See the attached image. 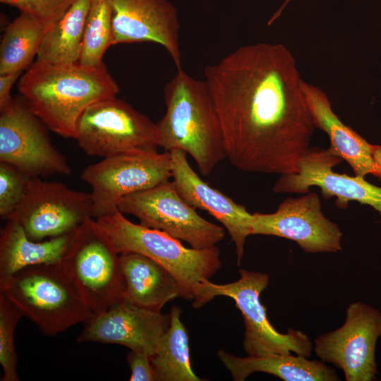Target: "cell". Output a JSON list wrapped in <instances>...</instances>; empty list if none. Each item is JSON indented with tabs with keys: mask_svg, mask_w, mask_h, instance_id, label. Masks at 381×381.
Masks as SVG:
<instances>
[{
	"mask_svg": "<svg viewBox=\"0 0 381 381\" xmlns=\"http://www.w3.org/2000/svg\"><path fill=\"white\" fill-rule=\"evenodd\" d=\"M111 45L153 42L162 46L181 68L179 22L167 0H111Z\"/></svg>",
	"mask_w": 381,
	"mask_h": 381,
	"instance_id": "e0dca14e",
	"label": "cell"
},
{
	"mask_svg": "<svg viewBox=\"0 0 381 381\" xmlns=\"http://www.w3.org/2000/svg\"><path fill=\"white\" fill-rule=\"evenodd\" d=\"M127 361L131 370V381H157L150 357L147 353L130 351Z\"/></svg>",
	"mask_w": 381,
	"mask_h": 381,
	"instance_id": "f546056e",
	"label": "cell"
},
{
	"mask_svg": "<svg viewBox=\"0 0 381 381\" xmlns=\"http://www.w3.org/2000/svg\"><path fill=\"white\" fill-rule=\"evenodd\" d=\"M250 232L292 240L307 253H336L341 248L339 225L325 217L315 193L288 198L273 213L252 214Z\"/></svg>",
	"mask_w": 381,
	"mask_h": 381,
	"instance_id": "5bb4252c",
	"label": "cell"
},
{
	"mask_svg": "<svg viewBox=\"0 0 381 381\" xmlns=\"http://www.w3.org/2000/svg\"><path fill=\"white\" fill-rule=\"evenodd\" d=\"M76 0H0L36 19L45 30L50 29Z\"/></svg>",
	"mask_w": 381,
	"mask_h": 381,
	"instance_id": "f1b7e54d",
	"label": "cell"
},
{
	"mask_svg": "<svg viewBox=\"0 0 381 381\" xmlns=\"http://www.w3.org/2000/svg\"><path fill=\"white\" fill-rule=\"evenodd\" d=\"M291 0H285L282 6L278 8V10L272 15L268 21V25L272 24L276 19L281 15L283 10L289 4Z\"/></svg>",
	"mask_w": 381,
	"mask_h": 381,
	"instance_id": "d6a6232c",
	"label": "cell"
},
{
	"mask_svg": "<svg viewBox=\"0 0 381 381\" xmlns=\"http://www.w3.org/2000/svg\"><path fill=\"white\" fill-rule=\"evenodd\" d=\"M170 322V313L150 311L122 299L103 313H93L84 322L76 341L122 345L151 357Z\"/></svg>",
	"mask_w": 381,
	"mask_h": 381,
	"instance_id": "2e32d148",
	"label": "cell"
},
{
	"mask_svg": "<svg viewBox=\"0 0 381 381\" xmlns=\"http://www.w3.org/2000/svg\"><path fill=\"white\" fill-rule=\"evenodd\" d=\"M93 217L90 193L66 185L31 178L17 208L6 218L17 222L35 241L73 232Z\"/></svg>",
	"mask_w": 381,
	"mask_h": 381,
	"instance_id": "8fae6325",
	"label": "cell"
},
{
	"mask_svg": "<svg viewBox=\"0 0 381 381\" xmlns=\"http://www.w3.org/2000/svg\"><path fill=\"white\" fill-rule=\"evenodd\" d=\"M338 329L320 334L314 351L323 362L342 370L346 381H372L377 373L376 342L381 336V313L361 302L349 303Z\"/></svg>",
	"mask_w": 381,
	"mask_h": 381,
	"instance_id": "4fadbf2b",
	"label": "cell"
},
{
	"mask_svg": "<svg viewBox=\"0 0 381 381\" xmlns=\"http://www.w3.org/2000/svg\"><path fill=\"white\" fill-rule=\"evenodd\" d=\"M240 278L234 282L217 284L205 282L199 297L193 301L195 308H200L218 296L232 298L240 310L245 326L243 346L248 356L286 354L309 357L313 346L308 337L302 331L292 328L287 333L276 330L268 320L266 309L260 296L267 287L268 274L256 271L239 270Z\"/></svg>",
	"mask_w": 381,
	"mask_h": 381,
	"instance_id": "52a82bcc",
	"label": "cell"
},
{
	"mask_svg": "<svg viewBox=\"0 0 381 381\" xmlns=\"http://www.w3.org/2000/svg\"><path fill=\"white\" fill-rule=\"evenodd\" d=\"M124 279L123 299L142 308L161 313L169 301L181 296L175 277L164 267L143 255L120 253Z\"/></svg>",
	"mask_w": 381,
	"mask_h": 381,
	"instance_id": "ffe728a7",
	"label": "cell"
},
{
	"mask_svg": "<svg viewBox=\"0 0 381 381\" xmlns=\"http://www.w3.org/2000/svg\"><path fill=\"white\" fill-rule=\"evenodd\" d=\"M6 220L0 234V288L22 269L42 264H58L72 234L35 241L27 236L20 224Z\"/></svg>",
	"mask_w": 381,
	"mask_h": 381,
	"instance_id": "7402d4cb",
	"label": "cell"
},
{
	"mask_svg": "<svg viewBox=\"0 0 381 381\" xmlns=\"http://www.w3.org/2000/svg\"><path fill=\"white\" fill-rule=\"evenodd\" d=\"M373 157L378 167L377 178L381 179V145H373Z\"/></svg>",
	"mask_w": 381,
	"mask_h": 381,
	"instance_id": "1f68e13d",
	"label": "cell"
},
{
	"mask_svg": "<svg viewBox=\"0 0 381 381\" xmlns=\"http://www.w3.org/2000/svg\"><path fill=\"white\" fill-rule=\"evenodd\" d=\"M165 114L156 123L159 147L184 151L209 175L227 158L218 114L206 82L181 68L164 88Z\"/></svg>",
	"mask_w": 381,
	"mask_h": 381,
	"instance_id": "3957f363",
	"label": "cell"
},
{
	"mask_svg": "<svg viewBox=\"0 0 381 381\" xmlns=\"http://www.w3.org/2000/svg\"><path fill=\"white\" fill-rule=\"evenodd\" d=\"M170 155L172 181L178 193L190 205L207 211L224 226L234 243L239 266L246 240L251 235L252 214L243 205L202 180L189 164L184 151L174 149Z\"/></svg>",
	"mask_w": 381,
	"mask_h": 381,
	"instance_id": "ac0fdd59",
	"label": "cell"
},
{
	"mask_svg": "<svg viewBox=\"0 0 381 381\" xmlns=\"http://www.w3.org/2000/svg\"><path fill=\"white\" fill-rule=\"evenodd\" d=\"M204 73L231 164L250 173H296L315 126L291 52L282 44L243 46Z\"/></svg>",
	"mask_w": 381,
	"mask_h": 381,
	"instance_id": "6da1fadb",
	"label": "cell"
},
{
	"mask_svg": "<svg viewBox=\"0 0 381 381\" xmlns=\"http://www.w3.org/2000/svg\"><path fill=\"white\" fill-rule=\"evenodd\" d=\"M181 310L173 306L170 325L156 353L150 357L157 381H200L190 363L189 338L181 320Z\"/></svg>",
	"mask_w": 381,
	"mask_h": 381,
	"instance_id": "cb8c5ba5",
	"label": "cell"
},
{
	"mask_svg": "<svg viewBox=\"0 0 381 381\" xmlns=\"http://www.w3.org/2000/svg\"><path fill=\"white\" fill-rule=\"evenodd\" d=\"M119 210L137 217L140 224L164 231L193 248L215 246L225 237L224 229L199 215L179 195L173 181L125 197Z\"/></svg>",
	"mask_w": 381,
	"mask_h": 381,
	"instance_id": "30bf717a",
	"label": "cell"
},
{
	"mask_svg": "<svg viewBox=\"0 0 381 381\" xmlns=\"http://www.w3.org/2000/svg\"><path fill=\"white\" fill-rule=\"evenodd\" d=\"M18 90L49 131L74 139L78 120L85 109L116 97L119 87L104 63L90 67L35 61L20 76Z\"/></svg>",
	"mask_w": 381,
	"mask_h": 381,
	"instance_id": "7a4b0ae2",
	"label": "cell"
},
{
	"mask_svg": "<svg viewBox=\"0 0 381 381\" xmlns=\"http://www.w3.org/2000/svg\"><path fill=\"white\" fill-rule=\"evenodd\" d=\"M90 0H76L64 15L45 31L36 61L55 64L78 63Z\"/></svg>",
	"mask_w": 381,
	"mask_h": 381,
	"instance_id": "603a6c76",
	"label": "cell"
},
{
	"mask_svg": "<svg viewBox=\"0 0 381 381\" xmlns=\"http://www.w3.org/2000/svg\"><path fill=\"white\" fill-rule=\"evenodd\" d=\"M21 73L17 72L0 75V112L13 104L15 99L11 95V87Z\"/></svg>",
	"mask_w": 381,
	"mask_h": 381,
	"instance_id": "4dcf8cb0",
	"label": "cell"
},
{
	"mask_svg": "<svg viewBox=\"0 0 381 381\" xmlns=\"http://www.w3.org/2000/svg\"><path fill=\"white\" fill-rule=\"evenodd\" d=\"M171 178L170 152L130 151L114 155L85 167L80 179L91 188L93 217L116 210L126 196Z\"/></svg>",
	"mask_w": 381,
	"mask_h": 381,
	"instance_id": "9c48e42d",
	"label": "cell"
},
{
	"mask_svg": "<svg viewBox=\"0 0 381 381\" xmlns=\"http://www.w3.org/2000/svg\"><path fill=\"white\" fill-rule=\"evenodd\" d=\"M217 356L235 381H243L256 372L273 375L284 381L340 380L336 370L325 362L308 360L301 355L272 353L239 357L219 349Z\"/></svg>",
	"mask_w": 381,
	"mask_h": 381,
	"instance_id": "44dd1931",
	"label": "cell"
},
{
	"mask_svg": "<svg viewBox=\"0 0 381 381\" xmlns=\"http://www.w3.org/2000/svg\"><path fill=\"white\" fill-rule=\"evenodd\" d=\"M0 292L48 336L84 323L94 313L58 264L22 269L0 288Z\"/></svg>",
	"mask_w": 381,
	"mask_h": 381,
	"instance_id": "8992f818",
	"label": "cell"
},
{
	"mask_svg": "<svg viewBox=\"0 0 381 381\" xmlns=\"http://www.w3.org/2000/svg\"><path fill=\"white\" fill-rule=\"evenodd\" d=\"M45 29L36 19L20 13L6 28L0 45V75L23 72L40 48Z\"/></svg>",
	"mask_w": 381,
	"mask_h": 381,
	"instance_id": "d4e9b609",
	"label": "cell"
},
{
	"mask_svg": "<svg viewBox=\"0 0 381 381\" xmlns=\"http://www.w3.org/2000/svg\"><path fill=\"white\" fill-rule=\"evenodd\" d=\"M31 177L14 166L0 162V215L6 219L23 200Z\"/></svg>",
	"mask_w": 381,
	"mask_h": 381,
	"instance_id": "83f0119b",
	"label": "cell"
},
{
	"mask_svg": "<svg viewBox=\"0 0 381 381\" xmlns=\"http://www.w3.org/2000/svg\"><path fill=\"white\" fill-rule=\"evenodd\" d=\"M23 317L20 310L7 296L0 292V364L2 381H19L16 364L18 355L14 332L19 320Z\"/></svg>",
	"mask_w": 381,
	"mask_h": 381,
	"instance_id": "4316f807",
	"label": "cell"
},
{
	"mask_svg": "<svg viewBox=\"0 0 381 381\" xmlns=\"http://www.w3.org/2000/svg\"><path fill=\"white\" fill-rule=\"evenodd\" d=\"M342 159L329 147H310L301 159L296 173L282 174L274 183L276 193H307L311 186L321 189L322 196L336 197L337 205L345 208L354 200L373 207L381 214V188L363 177L339 174L333 168Z\"/></svg>",
	"mask_w": 381,
	"mask_h": 381,
	"instance_id": "9a60e30c",
	"label": "cell"
},
{
	"mask_svg": "<svg viewBox=\"0 0 381 381\" xmlns=\"http://www.w3.org/2000/svg\"><path fill=\"white\" fill-rule=\"evenodd\" d=\"M48 130L23 99H15L0 115V162L31 178L71 175V168L52 144Z\"/></svg>",
	"mask_w": 381,
	"mask_h": 381,
	"instance_id": "7c38bea8",
	"label": "cell"
},
{
	"mask_svg": "<svg viewBox=\"0 0 381 381\" xmlns=\"http://www.w3.org/2000/svg\"><path fill=\"white\" fill-rule=\"evenodd\" d=\"M95 219L119 253H136L167 269L178 282L181 297L186 300L195 301L205 282L222 267L216 246L186 248L164 231L131 222L119 210Z\"/></svg>",
	"mask_w": 381,
	"mask_h": 381,
	"instance_id": "277c9868",
	"label": "cell"
},
{
	"mask_svg": "<svg viewBox=\"0 0 381 381\" xmlns=\"http://www.w3.org/2000/svg\"><path fill=\"white\" fill-rule=\"evenodd\" d=\"M88 155L105 158L130 151H157V125L116 97L90 104L78 120L74 138Z\"/></svg>",
	"mask_w": 381,
	"mask_h": 381,
	"instance_id": "ba28073f",
	"label": "cell"
},
{
	"mask_svg": "<svg viewBox=\"0 0 381 381\" xmlns=\"http://www.w3.org/2000/svg\"><path fill=\"white\" fill-rule=\"evenodd\" d=\"M58 265L94 313H103L123 299L120 253L95 218L72 232Z\"/></svg>",
	"mask_w": 381,
	"mask_h": 381,
	"instance_id": "5b68a950",
	"label": "cell"
},
{
	"mask_svg": "<svg viewBox=\"0 0 381 381\" xmlns=\"http://www.w3.org/2000/svg\"><path fill=\"white\" fill-rule=\"evenodd\" d=\"M111 0H90L80 57L78 63L95 67L103 64V56L111 45Z\"/></svg>",
	"mask_w": 381,
	"mask_h": 381,
	"instance_id": "484cf974",
	"label": "cell"
},
{
	"mask_svg": "<svg viewBox=\"0 0 381 381\" xmlns=\"http://www.w3.org/2000/svg\"><path fill=\"white\" fill-rule=\"evenodd\" d=\"M301 86L315 126L328 135L329 147L333 153L344 159L356 176H377L378 167L373 157V145L339 119L322 89L303 80Z\"/></svg>",
	"mask_w": 381,
	"mask_h": 381,
	"instance_id": "d6986e66",
	"label": "cell"
}]
</instances>
